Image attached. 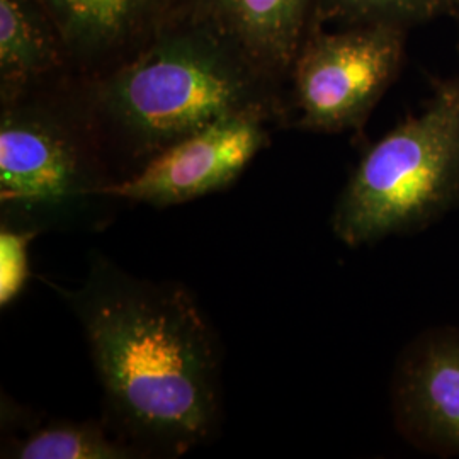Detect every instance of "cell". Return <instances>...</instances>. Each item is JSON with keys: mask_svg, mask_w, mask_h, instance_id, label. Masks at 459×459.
Listing matches in <instances>:
<instances>
[{"mask_svg": "<svg viewBox=\"0 0 459 459\" xmlns=\"http://www.w3.org/2000/svg\"><path fill=\"white\" fill-rule=\"evenodd\" d=\"M407 31L386 24L310 30L290 72L295 125L315 133L361 130L398 77Z\"/></svg>", "mask_w": 459, "mask_h": 459, "instance_id": "5b68a950", "label": "cell"}, {"mask_svg": "<svg viewBox=\"0 0 459 459\" xmlns=\"http://www.w3.org/2000/svg\"><path fill=\"white\" fill-rule=\"evenodd\" d=\"M458 201L459 74L364 152L330 221L345 246H368L426 229Z\"/></svg>", "mask_w": 459, "mask_h": 459, "instance_id": "277c9868", "label": "cell"}, {"mask_svg": "<svg viewBox=\"0 0 459 459\" xmlns=\"http://www.w3.org/2000/svg\"><path fill=\"white\" fill-rule=\"evenodd\" d=\"M51 286L82 325L117 436L148 458L181 456L213 437L221 419V352L184 286L136 278L99 252L81 286Z\"/></svg>", "mask_w": 459, "mask_h": 459, "instance_id": "6da1fadb", "label": "cell"}, {"mask_svg": "<svg viewBox=\"0 0 459 459\" xmlns=\"http://www.w3.org/2000/svg\"><path fill=\"white\" fill-rule=\"evenodd\" d=\"M65 47L66 65L85 79L142 48L174 13L178 0H41Z\"/></svg>", "mask_w": 459, "mask_h": 459, "instance_id": "9c48e42d", "label": "cell"}, {"mask_svg": "<svg viewBox=\"0 0 459 459\" xmlns=\"http://www.w3.org/2000/svg\"><path fill=\"white\" fill-rule=\"evenodd\" d=\"M392 411L411 446L459 458V325L429 328L403 349L392 377Z\"/></svg>", "mask_w": 459, "mask_h": 459, "instance_id": "52a82bcc", "label": "cell"}, {"mask_svg": "<svg viewBox=\"0 0 459 459\" xmlns=\"http://www.w3.org/2000/svg\"><path fill=\"white\" fill-rule=\"evenodd\" d=\"M33 230L0 225V307H9L30 281V246Z\"/></svg>", "mask_w": 459, "mask_h": 459, "instance_id": "4fadbf2b", "label": "cell"}, {"mask_svg": "<svg viewBox=\"0 0 459 459\" xmlns=\"http://www.w3.org/2000/svg\"><path fill=\"white\" fill-rule=\"evenodd\" d=\"M264 111L230 116L169 145L128 178L106 187L121 203L169 208L212 195L237 181L255 155L269 143Z\"/></svg>", "mask_w": 459, "mask_h": 459, "instance_id": "8992f818", "label": "cell"}, {"mask_svg": "<svg viewBox=\"0 0 459 459\" xmlns=\"http://www.w3.org/2000/svg\"><path fill=\"white\" fill-rule=\"evenodd\" d=\"M41 82L2 94L0 225L102 229L121 203L106 195L115 172L79 87L56 96Z\"/></svg>", "mask_w": 459, "mask_h": 459, "instance_id": "3957f363", "label": "cell"}, {"mask_svg": "<svg viewBox=\"0 0 459 459\" xmlns=\"http://www.w3.org/2000/svg\"><path fill=\"white\" fill-rule=\"evenodd\" d=\"M458 7L459 0H316L310 30L339 22L344 28L386 24L409 31L437 17H455Z\"/></svg>", "mask_w": 459, "mask_h": 459, "instance_id": "7c38bea8", "label": "cell"}, {"mask_svg": "<svg viewBox=\"0 0 459 459\" xmlns=\"http://www.w3.org/2000/svg\"><path fill=\"white\" fill-rule=\"evenodd\" d=\"M66 66L62 36L41 0H0V92L47 81Z\"/></svg>", "mask_w": 459, "mask_h": 459, "instance_id": "30bf717a", "label": "cell"}, {"mask_svg": "<svg viewBox=\"0 0 459 459\" xmlns=\"http://www.w3.org/2000/svg\"><path fill=\"white\" fill-rule=\"evenodd\" d=\"M4 458L17 459H140L148 458L138 446L98 422H55L34 429L2 449Z\"/></svg>", "mask_w": 459, "mask_h": 459, "instance_id": "8fae6325", "label": "cell"}, {"mask_svg": "<svg viewBox=\"0 0 459 459\" xmlns=\"http://www.w3.org/2000/svg\"><path fill=\"white\" fill-rule=\"evenodd\" d=\"M455 17H456V21H458V24H459V7H458V11H456V14H455Z\"/></svg>", "mask_w": 459, "mask_h": 459, "instance_id": "5bb4252c", "label": "cell"}, {"mask_svg": "<svg viewBox=\"0 0 459 459\" xmlns=\"http://www.w3.org/2000/svg\"><path fill=\"white\" fill-rule=\"evenodd\" d=\"M77 87L109 164H132V174L164 148L223 117L288 113L281 83L178 13L132 56Z\"/></svg>", "mask_w": 459, "mask_h": 459, "instance_id": "7a4b0ae2", "label": "cell"}, {"mask_svg": "<svg viewBox=\"0 0 459 459\" xmlns=\"http://www.w3.org/2000/svg\"><path fill=\"white\" fill-rule=\"evenodd\" d=\"M315 5L316 0H178L174 13L196 21L282 83L310 31Z\"/></svg>", "mask_w": 459, "mask_h": 459, "instance_id": "ba28073f", "label": "cell"}]
</instances>
